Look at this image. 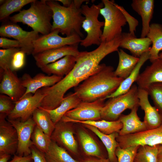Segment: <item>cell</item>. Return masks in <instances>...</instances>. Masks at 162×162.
<instances>
[{"mask_svg": "<svg viewBox=\"0 0 162 162\" xmlns=\"http://www.w3.org/2000/svg\"><path fill=\"white\" fill-rule=\"evenodd\" d=\"M116 47L112 41L102 42L94 50L80 52L76 57L75 64L72 70L54 85L41 88L45 97L40 107L53 110L60 105L64 95L69 89L76 87L98 69L101 61L107 55L116 51Z\"/></svg>", "mask_w": 162, "mask_h": 162, "instance_id": "6da1fadb", "label": "cell"}, {"mask_svg": "<svg viewBox=\"0 0 162 162\" xmlns=\"http://www.w3.org/2000/svg\"><path fill=\"white\" fill-rule=\"evenodd\" d=\"M124 80L115 75L112 66L101 64L96 72L75 87L74 93L82 101L105 98L117 89Z\"/></svg>", "mask_w": 162, "mask_h": 162, "instance_id": "7a4b0ae2", "label": "cell"}, {"mask_svg": "<svg viewBox=\"0 0 162 162\" xmlns=\"http://www.w3.org/2000/svg\"><path fill=\"white\" fill-rule=\"evenodd\" d=\"M88 1L73 0L71 4L66 7L61 5L57 0H46L53 13L51 31L58 30L66 36L76 34L83 38L81 27L85 18L82 13L81 7L83 2Z\"/></svg>", "mask_w": 162, "mask_h": 162, "instance_id": "3957f363", "label": "cell"}, {"mask_svg": "<svg viewBox=\"0 0 162 162\" xmlns=\"http://www.w3.org/2000/svg\"><path fill=\"white\" fill-rule=\"evenodd\" d=\"M27 9L20 10L18 14L9 17L12 22H21L31 27L33 30L42 35L51 32L53 13L46 3V0L35 1Z\"/></svg>", "mask_w": 162, "mask_h": 162, "instance_id": "277c9868", "label": "cell"}, {"mask_svg": "<svg viewBox=\"0 0 162 162\" xmlns=\"http://www.w3.org/2000/svg\"><path fill=\"white\" fill-rule=\"evenodd\" d=\"M104 6L100 14L104 19V25L101 40L102 42L110 41L121 35L122 27L127 21L118 5L113 0H102Z\"/></svg>", "mask_w": 162, "mask_h": 162, "instance_id": "5b68a950", "label": "cell"}, {"mask_svg": "<svg viewBox=\"0 0 162 162\" xmlns=\"http://www.w3.org/2000/svg\"><path fill=\"white\" fill-rule=\"evenodd\" d=\"M104 6L102 2L96 5L93 4L90 7L87 4L82 5L81 12L85 19L82 27L87 35L84 39L81 40V46L86 47L92 45L99 46L101 44L103 33L101 28L104 26V22L99 21L98 17L100 9Z\"/></svg>", "mask_w": 162, "mask_h": 162, "instance_id": "8992f818", "label": "cell"}, {"mask_svg": "<svg viewBox=\"0 0 162 162\" xmlns=\"http://www.w3.org/2000/svg\"><path fill=\"white\" fill-rule=\"evenodd\" d=\"M138 89V86L134 84L125 93L110 98L102 108L101 119L108 121H116L126 110H131L139 107Z\"/></svg>", "mask_w": 162, "mask_h": 162, "instance_id": "52a82bcc", "label": "cell"}, {"mask_svg": "<svg viewBox=\"0 0 162 162\" xmlns=\"http://www.w3.org/2000/svg\"><path fill=\"white\" fill-rule=\"evenodd\" d=\"M41 88L35 93H28L23 96L14 102L15 107L8 116V119L25 121L32 117L35 110L40 106L41 101L45 97Z\"/></svg>", "mask_w": 162, "mask_h": 162, "instance_id": "ba28073f", "label": "cell"}, {"mask_svg": "<svg viewBox=\"0 0 162 162\" xmlns=\"http://www.w3.org/2000/svg\"><path fill=\"white\" fill-rule=\"evenodd\" d=\"M59 33L58 30H55L40 36L34 43L32 55L33 56L46 50L65 46L78 45L82 40L81 37L76 34L63 37L59 35Z\"/></svg>", "mask_w": 162, "mask_h": 162, "instance_id": "9c48e42d", "label": "cell"}, {"mask_svg": "<svg viewBox=\"0 0 162 162\" xmlns=\"http://www.w3.org/2000/svg\"><path fill=\"white\" fill-rule=\"evenodd\" d=\"M116 140L119 146L125 148L133 146H154L162 144V124L156 128L124 136Z\"/></svg>", "mask_w": 162, "mask_h": 162, "instance_id": "30bf717a", "label": "cell"}, {"mask_svg": "<svg viewBox=\"0 0 162 162\" xmlns=\"http://www.w3.org/2000/svg\"><path fill=\"white\" fill-rule=\"evenodd\" d=\"M105 100L104 98L90 102L82 101L75 108L67 112L61 120L98 121L101 119V110Z\"/></svg>", "mask_w": 162, "mask_h": 162, "instance_id": "8fae6325", "label": "cell"}, {"mask_svg": "<svg viewBox=\"0 0 162 162\" xmlns=\"http://www.w3.org/2000/svg\"><path fill=\"white\" fill-rule=\"evenodd\" d=\"M1 37L13 38L21 45V50L27 55L32 54L34 41L40 36L38 33L34 31L23 30L16 23L8 22L3 24L0 27Z\"/></svg>", "mask_w": 162, "mask_h": 162, "instance_id": "7c38bea8", "label": "cell"}, {"mask_svg": "<svg viewBox=\"0 0 162 162\" xmlns=\"http://www.w3.org/2000/svg\"><path fill=\"white\" fill-rule=\"evenodd\" d=\"M7 120L15 129L17 132L18 144L16 154L20 156L31 154V147L33 145L31 136L36 125L32 117L24 122L8 118Z\"/></svg>", "mask_w": 162, "mask_h": 162, "instance_id": "4fadbf2b", "label": "cell"}, {"mask_svg": "<svg viewBox=\"0 0 162 162\" xmlns=\"http://www.w3.org/2000/svg\"><path fill=\"white\" fill-rule=\"evenodd\" d=\"M70 123L61 120L57 123L55 124L51 138L52 141L68 150L73 155L79 157L77 143Z\"/></svg>", "mask_w": 162, "mask_h": 162, "instance_id": "5bb4252c", "label": "cell"}, {"mask_svg": "<svg viewBox=\"0 0 162 162\" xmlns=\"http://www.w3.org/2000/svg\"><path fill=\"white\" fill-rule=\"evenodd\" d=\"M0 93L8 95L14 102L24 94L26 88L22 85L21 79L10 69L0 70Z\"/></svg>", "mask_w": 162, "mask_h": 162, "instance_id": "9a60e30c", "label": "cell"}, {"mask_svg": "<svg viewBox=\"0 0 162 162\" xmlns=\"http://www.w3.org/2000/svg\"><path fill=\"white\" fill-rule=\"evenodd\" d=\"M7 116L0 113V154L14 155L18 147L17 135L15 129L5 120Z\"/></svg>", "mask_w": 162, "mask_h": 162, "instance_id": "2e32d148", "label": "cell"}, {"mask_svg": "<svg viewBox=\"0 0 162 162\" xmlns=\"http://www.w3.org/2000/svg\"><path fill=\"white\" fill-rule=\"evenodd\" d=\"M80 52L78 50V45H67L46 50L33 56L37 66L41 68L66 56L72 55L76 57Z\"/></svg>", "mask_w": 162, "mask_h": 162, "instance_id": "e0dca14e", "label": "cell"}, {"mask_svg": "<svg viewBox=\"0 0 162 162\" xmlns=\"http://www.w3.org/2000/svg\"><path fill=\"white\" fill-rule=\"evenodd\" d=\"M146 90L139 88V105L145 112L143 122L147 129H150L158 127L162 124V114L155 106L151 105Z\"/></svg>", "mask_w": 162, "mask_h": 162, "instance_id": "ac0fdd59", "label": "cell"}, {"mask_svg": "<svg viewBox=\"0 0 162 162\" xmlns=\"http://www.w3.org/2000/svg\"><path fill=\"white\" fill-rule=\"evenodd\" d=\"M63 78L55 75H46L41 73L32 77L28 74H24L21 79L22 85L26 88L24 96L28 93L34 94L39 89L51 86Z\"/></svg>", "mask_w": 162, "mask_h": 162, "instance_id": "d6986e66", "label": "cell"}, {"mask_svg": "<svg viewBox=\"0 0 162 162\" xmlns=\"http://www.w3.org/2000/svg\"><path fill=\"white\" fill-rule=\"evenodd\" d=\"M152 42L147 37L137 38L129 32H122L119 47L129 50L133 56L140 58L150 51Z\"/></svg>", "mask_w": 162, "mask_h": 162, "instance_id": "ffe728a7", "label": "cell"}, {"mask_svg": "<svg viewBox=\"0 0 162 162\" xmlns=\"http://www.w3.org/2000/svg\"><path fill=\"white\" fill-rule=\"evenodd\" d=\"M131 6L141 17L142 28L141 38L146 37L149 30L150 23L154 13V1L133 0Z\"/></svg>", "mask_w": 162, "mask_h": 162, "instance_id": "44dd1931", "label": "cell"}, {"mask_svg": "<svg viewBox=\"0 0 162 162\" xmlns=\"http://www.w3.org/2000/svg\"><path fill=\"white\" fill-rule=\"evenodd\" d=\"M151 63L138 76L136 82L139 88L145 89L152 83L162 82V59Z\"/></svg>", "mask_w": 162, "mask_h": 162, "instance_id": "7402d4cb", "label": "cell"}, {"mask_svg": "<svg viewBox=\"0 0 162 162\" xmlns=\"http://www.w3.org/2000/svg\"><path fill=\"white\" fill-rule=\"evenodd\" d=\"M138 107L133 108L128 115L122 114L120 116L118 119L122 123V128L118 133L119 135L124 136L148 129L144 122L140 120L138 116Z\"/></svg>", "mask_w": 162, "mask_h": 162, "instance_id": "603a6c76", "label": "cell"}, {"mask_svg": "<svg viewBox=\"0 0 162 162\" xmlns=\"http://www.w3.org/2000/svg\"><path fill=\"white\" fill-rule=\"evenodd\" d=\"M76 62V57L68 55L40 69L48 75L52 74L63 78L64 76L68 74L73 69Z\"/></svg>", "mask_w": 162, "mask_h": 162, "instance_id": "cb8c5ba5", "label": "cell"}, {"mask_svg": "<svg viewBox=\"0 0 162 162\" xmlns=\"http://www.w3.org/2000/svg\"><path fill=\"white\" fill-rule=\"evenodd\" d=\"M149 51L145 52L140 58L139 61L129 75L122 81L117 89L113 93L107 96L105 99L112 98L127 92L133 83L136 82L140 74L141 68L145 63L150 58Z\"/></svg>", "mask_w": 162, "mask_h": 162, "instance_id": "d4e9b609", "label": "cell"}, {"mask_svg": "<svg viewBox=\"0 0 162 162\" xmlns=\"http://www.w3.org/2000/svg\"><path fill=\"white\" fill-rule=\"evenodd\" d=\"M81 101L74 92L70 93L64 97L56 108L51 110H45L49 112L51 119L55 124L61 120L67 112L75 108Z\"/></svg>", "mask_w": 162, "mask_h": 162, "instance_id": "484cf974", "label": "cell"}, {"mask_svg": "<svg viewBox=\"0 0 162 162\" xmlns=\"http://www.w3.org/2000/svg\"><path fill=\"white\" fill-rule=\"evenodd\" d=\"M86 128L94 133L100 139L105 146L107 152L108 158L110 162H118L115 152L119 146L116 138L118 135L117 132H114L109 135L103 133L97 128L92 126L83 124Z\"/></svg>", "mask_w": 162, "mask_h": 162, "instance_id": "4316f807", "label": "cell"}, {"mask_svg": "<svg viewBox=\"0 0 162 162\" xmlns=\"http://www.w3.org/2000/svg\"><path fill=\"white\" fill-rule=\"evenodd\" d=\"M118 52L119 61L114 73L117 76L124 79L133 70L139 61V58L130 55L122 49Z\"/></svg>", "mask_w": 162, "mask_h": 162, "instance_id": "83f0119b", "label": "cell"}, {"mask_svg": "<svg viewBox=\"0 0 162 162\" xmlns=\"http://www.w3.org/2000/svg\"><path fill=\"white\" fill-rule=\"evenodd\" d=\"M147 37L152 42L149 60L152 63L159 58V54L162 50V25L158 23L151 24Z\"/></svg>", "mask_w": 162, "mask_h": 162, "instance_id": "f1b7e54d", "label": "cell"}, {"mask_svg": "<svg viewBox=\"0 0 162 162\" xmlns=\"http://www.w3.org/2000/svg\"><path fill=\"white\" fill-rule=\"evenodd\" d=\"M78 136L86 155L98 158H107L103 153L99 146L93 137L85 130L80 129Z\"/></svg>", "mask_w": 162, "mask_h": 162, "instance_id": "f546056e", "label": "cell"}, {"mask_svg": "<svg viewBox=\"0 0 162 162\" xmlns=\"http://www.w3.org/2000/svg\"><path fill=\"white\" fill-rule=\"evenodd\" d=\"M66 122L90 125L96 127L101 132L107 135L114 132L118 133L122 128V124L118 119L115 121H108L104 120L85 121L69 120Z\"/></svg>", "mask_w": 162, "mask_h": 162, "instance_id": "4dcf8cb0", "label": "cell"}, {"mask_svg": "<svg viewBox=\"0 0 162 162\" xmlns=\"http://www.w3.org/2000/svg\"><path fill=\"white\" fill-rule=\"evenodd\" d=\"M32 117L36 125L45 134L50 137L55 124L51 119L49 112L39 106L34 111Z\"/></svg>", "mask_w": 162, "mask_h": 162, "instance_id": "1f68e13d", "label": "cell"}, {"mask_svg": "<svg viewBox=\"0 0 162 162\" xmlns=\"http://www.w3.org/2000/svg\"><path fill=\"white\" fill-rule=\"evenodd\" d=\"M45 154L46 158L55 162H79L65 149L52 140L48 151Z\"/></svg>", "mask_w": 162, "mask_h": 162, "instance_id": "d6a6232c", "label": "cell"}, {"mask_svg": "<svg viewBox=\"0 0 162 162\" xmlns=\"http://www.w3.org/2000/svg\"><path fill=\"white\" fill-rule=\"evenodd\" d=\"M35 0H6L0 6V20L4 21L13 13L20 11L24 6Z\"/></svg>", "mask_w": 162, "mask_h": 162, "instance_id": "836d02e7", "label": "cell"}, {"mask_svg": "<svg viewBox=\"0 0 162 162\" xmlns=\"http://www.w3.org/2000/svg\"><path fill=\"white\" fill-rule=\"evenodd\" d=\"M159 145L140 146L134 162H157Z\"/></svg>", "mask_w": 162, "mask_h": 162, "instance_id": "e575fe53", "label": "cell"}, {"mask_svg": "<svg viewBox=\"0 0 162 162\" xmlns=\"http://www.w3.org/2000/svg\"><path fill=\"white\" fill-rule=\"evenodd\" d=\"M31 140L33 145L44 153L48 151L52 141L51 137L45 134L36 125L32 134Z\"/></svg>", "mask_w": 162, "mask_h": 162, "instance_id": "d590c367", "label": "cell"}, {"mask_svg": "<svg viewBox=\"0 0 162 162\" xmlns=\"http://www.w3.org/2000/svg\"><path fill=\"white\" fill-rule=\"evenodd\" d=\"M153 101L155 106L162 114V82H154L145 89Z\"/></svg>", "mask_w": 162, "mask_h": 162, "instance_id": "8d00e7d4", "label": "cell"}, {"mask_svg": "<svg viewBox=\"0 0 162 162\" xmlns=\"http://www.w3.org/2000/svg\"><path fill=\"white\" fill-rule=\"evenodd\" d=\"M139 146H133L125 148L118 146L115 152L118 162H134Z\"/></svg>", "mask_w": 162, "mask_h": 162, "instance_id": "74e56055", "label": "cell"}, {"mask_svg": "<svg viewBox=\"0 0 162 162\" xmlns=\"http://www.w3.org/2000/svg\"><path fill=\"white\" fill-rule=\"evenodd\" d=\"M20 48H12L0 50V69H10L11 63L15 53Z\"/></svg>", "mask_w": 162, "mask_h": 162, "instance_id": "f35d334b", "label": "cell"}, {"mask_svg": "<svg viewBox=\"0 0 162 162\" xmlns=\"http://www.w3.org/2000/svg\"><path fill=\"white\" fill-rule=\"evenodd\" d=\"M14 102L7 95L0 94V113L8 116L13 111L15 107Z\"/></svg>", "mask_w": 162, "mask_h": 162, "instance_id": "ab89813d", "label": "cell"}, {"mask_svg": "<svg viewBox=\"0 0 162 162\" xmlns=\"http://www.w3.org/2000/svg\"><path fill=\"white\" fill-rule=\"evenodd\" d=\"M26 54V53L21 50L15 53L11 64V70L15 72L23 67L25 64Z\"/></svg>", "mask_w": 162, "mask_h": 162, "instance_id": "60d3db41", "label": "cell"}, {"mask_svg": "<svg viewBox=\"0 0 162 162\" xmlns=\"http://www.w3.org/2000/svg\"><path fill=\"white\" fill-rule=\"evenodd\" d=\"M118 7L123 14L128 24L129 32L131 34L135 35V32L136 30V28L138 25V21L130 15L122 6L118 5Z\"/></svg>", "mask_w": 162, "mask_h": 162, "instance_id": "b9f144b4", "label": "cell"}, {"mask_svg": "<svg viewBox=\"0 0 162 162\" xmlns=\"http://www.w3.org/2000/svg\"><path fill=\"white\" fill-rule=\"evenodd\" d=\"M0 47L3 49L12 48H20L21 45L18 41L15 40H12L5 37L0 38Z\"/></svg>", "mask_w": 162, "mask_h": 162, "instance_id": "7bdbcfd3", "label": "cell"}, {"mask_svg": "<svg viewBox=\"0 0 162 162\" xmlns=\"http://www.w3.org/2000/svg\"><path fill=\"white\" fill-rule=\"evenodd\" d=\"M31 150L33 162H47L45 153L40 151L33 145L31 147Z\"/></svg>", "mask_w": 162, "mask_h": 162, "instance_id": "ee69618b", "label": "cell"}, {"mask_svg": "<svg viewBox=\"0 0 162 162\" xmlns=\"http://www.w3.org/2000/svg\"><path fill=\"white\" fill-rule=\"evenodd\" d=\"M80 162H110L108 158H98L95 157L85 156Z\"/></svg>", "mask_w": 162, "mask_h": 162, "instance_id": "f6af8a7d", "label": "cell"}, {"mask_svg": "<svg viewBox=\"0 0 162 162\" xmlns=\"http://www.w3.org/2000/svg\"><path fill=\"white\" fill-rule=\"evenodd\" d=\"M31 154L27 156H20L15 154L12 159L8 162H32Z\"/></svg>", "mask_w": 162, "mask_h": 162, "instance_id": "bcb514c9", "label": "cell"}, {"mask_svg": "<svg viewBox=\"0 0 162 162\" xmlns=\"http://www.w3.org/2000/svg\"><path fill=\"white\" fill-rule=\"evenodd\" d=\"M11 155L8 154H0V162H8Z\"/></svg>", "mask_w": 162, "mask_h": 162, "instance_id": "7dc6e473", "label": "cell"}, {"mask_svg": "<svg viewBox=\"0 0 162 162\" xmlns=\"http://www.w3.org/2000/svg\"><path fill=\"white\" fill-rule=\"evenodd\" d=\"M157 162H162V145H159L157 157Z\"/></svg>", "mask_w": 162, "mask_h": 162, "instance_id": "c3c4849f", "label": "cell"}, {"mask_svg": "<svg viewBox=\"0 0 162 162\" xmlns=\"http://www.w3.org/2000/svg\"><path fill=\"white\" fill-rule=\"evenodd\" d=\"M57 1L62 3L63 6L66 7L69 6L71 4L73 1L70 0H57Z\"/></svg>", "mask_w": 162, "mask_h": 162, "instance_id": "681fc988", "label": "cell"}, {"mask_svg": "<svg viewBox=\"0 0 162 162\" xmlns=\"http://www.w3.org/2000/svg\"><path fill=\"white\" fill-rule=\"evenodd\" d=\"M159 58L162 59V51L159 54Z\"/></svg>", "mask_w": 162, "mask_h": 162, "instance_id": "f907efd6", "label": "cell"}, {"mask_svg": "<svg viewBox=\"0 0 162 162\" xmlns=\"http://www.w3.org/2000/svg\"><path fill=\"white\" fill-rule=\"evenodd\" d=\"M5 0H0V4H3L4 3V2Z\"/></svg>", "mask_w": 162, "mask_h": 162, "instance_id": "816d5d0a", "label": "cell"}, {"mask_svg": "<svg viewBox=\"0 0 162 162\" xmlns=\"http://www.w3.org/2000/svg\"><path fill=\"white\" fill-rule=\"evenodd\" d=\"M47 162H55L50 159L46 158Z\"/></svg>", "mask_w": 162, "mask_h": 162, "instance_id": "f5cc1de1", "label": "cell"}, {"mask_svg": "<svg viewBox=\"0 0 162 162\" xmlns=\"http://www.w3.org/2000/svg\"></svg>", "mask_w": 162, "mask_h": 162, "instance_id": "db71d44e", "label": "cell"}, {"mask_svg": "<svg viewBox=\"0 0 162 162\" xmlns=\"http://www.w3.org/2000/svg\"></svg>", "mask_w": 162, "mask_h": 162, "instance_id": "11a10c76", "label": "cell"}]
</instances>
